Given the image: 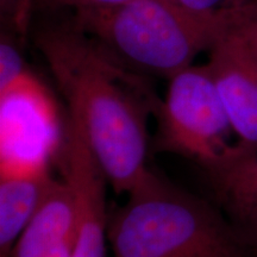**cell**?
Segmentation results:
<instances>
[{"label": "cell", "mask_w": 257, "mask_h": 257, "mask_svg": "<svg viewBox=\"0 0 257 257\" xmlns=\"http://www.w3.org/2000/svg\"><path fill=\"white\" fill-rule=\"evenodd\" d=\"M76 243V230L75 232L64 238L56 246H54L49 252H47L43 257H73Z\"/></svg>", "instance_id": "2e32d148"}, {"label": "cell", "mask_w": 257, "mask_h": 257, "mask_svg": "<svg viewBox=\"0 0 257 257\" xmlns=\"http://www.w3.org/2000/svg\"><path fill=\"white\" fill-rule=\"evenodd\" d=\"M256 10L257 0L213 11H194L174 0H128L75 11L73 25L126 67L169 79Z\"/></svg>", "instance_id": "7a4b0ae2"}, {"label": "cell", "mask_w": 257, "mask_h": 257, "mask_svg": "<svg viewBox=\"0 0 257 257\" xmlns=\"http://www.w3.org/2000/svg\"><path fill=\"white\" fill-rule=\"evenodd\" d=\"M174 2L194 11H213L237 0H174Z\"/></svg>", "instance_id": "5bb4252c"}, {"label": "cell", "mask_w": 257, "mask_h": 257, "mask_svg": "<svg viewBox=\"0 0 257 257\" xmlns=\"http://www.w3.org/2000/svg\"><path fill=\"white\" fill-rule=\"evenodd\" d=\"M128 0H37V5H44L50 9H72L75 11L89 9H102L110 8L123 4Z\"/></svg>", "instance_id": "4fadbf2b"}, {"label": "cell", "mask_w": 257, "mask_h": 257, "mask_svg": "<svg viewBox=\"0 0 257 257\" xmlns=\"http://www.w3.org/2000/svg\"><path fill=\"white\" fill-rule=\"evenodd\" d=\"M205 169L231 225L257 249V149L236 143Z\"/></svg>", "instance_id": "ba28073f"}, {"label": "cell", "mask_w": 257, "mask_h": 257, "mask_svg": "<svg viewBox=\"0 0 257 257\" xmlns=\"http://www.w3.org/2000/svg\"><path fill=\"white\" fill-rule=\"evenodd\" d=\"M157 120L155 149L207 167L230 150L233 135L206 63L192 66L168 79Z\"/></svg>", "instance_id": "277c9868"}, {"label": "cell", "mask_w": 257, "mask_h": 257, "mask_svg": "<svg viewBox=\"0 0 257 257\" xmlns=\"http://www.w3.org/2000/svg\"><path fill=\"white\" fill-rule=\"evenodd\" d=\"M64 140L55 101L31 72L0 92V178L50 174Z\"/></svg>", "instance_id": "5b68a950"}, {"label": "cell", "mask_w": 257, "mask_h": 257, "mask_svg": "<svg viewBox=\"0 0 257 257\" xmlns=\"http://www.w3.org/2000/svg\"><path fill=\"white\" fill-rule=\"evenodd\" d=\"M108 221L113 257H244L248 248L210 204L150 172Z\"/></svg>", "instance_id": "3957f363"}, {"label": "cell", "mask_w": 257, "mask_h": 257, "mask_svg": "<svg viewBox=\"0 0 257 257\" xmlns=\"http://www.w3.org/2000/svg\"><path fill=\"white\" fill-rule=\"evenodd\" d=\"M35 42L108 185L126 194L152 172L148 118L155 115L161 99L73 23L43 29Z\"/></svg>", "instance_id": "6da1fadb"}, {"label": "cell", "mask_w": 257, "mask_h": 257, "mask_svg": "<svg viewBox=\"0 0 257 257\" xmlns=\"http://www.w3.org/2000/svg\"><path fill=\"white\" fill-rule=\"evenodd\" d=\"M239 25L212 46L206 66L237 143L257 149V57L243 37Z\"/></svg>", "instance_id": "52a82bcc"}, {"label": "cell", "mask_w": 257, "mask_h": 257, "mask_svg": "<svg viewBox=\"0 0 257 257\" xmlns=\"http://www.w3.org/2000/svg\"><path fill=\"white\" fill-rule=\"evenodd\" d=\"M37 0H0L2 18L15 34L25 38Z\"/></svg>", "instance_id": "7c38bea8"}, {"label": "cell", "mask_w": 257, "mask_h": 257, "mask_svg": "<svg viewBox=\"0 0 257 257\" xmlns=\"http://www.w3.org/2000/svg\"><path fill=\"white\" fill-rule=\"evenodd\" d=\"M76 202L66 179L54 180L40 207L29 221L9 257H43L75 232Z\"/></svg>", "instance_id": "9c48e42d"}, {"label": "cell", "mask_w": 257, "mask_h": 257, "mask_svg": "<svg viewBox=\"0 0 257 257\" xmlns=\"http://www.w3.org/2000/svg\"><path fill=\"white\" fill-rule=\"evenodd\" d=\"M239 30L257 57V10L239 25Z\"/></svg>", "instance_id": "9a60e30c"}, {"label": "cell", "mask_w": 257, "mask_h": 257, "mask_svg": "<svg viewBox=\"0 0 257 257\" xmlns=\"http://www.w3.org/2000/svg\"><path fill=\"white\" fill-rule=\"evenodd\" d=\"M29 73L30 70L15 42L3 35L0 42V92L14 86Z\"/></svg>", "instance_id": "8fae6325"}, {"label": "cell", "mask_w": 257, "mask_h": 257, "mask_svg": "<svg viewBox=\"0 0 257 257\" xmlns=\"http://www.w3.org/2000/svg\"><path fill=\"white\" fill-rule=\"evenodd\" d=\"M54 180L50 174L0 178V257H9Z\"/></svg>", "instance_id": "30bf717a"}, {"label": "cell", "mask_w": 257, "mask_h": 257, "mask_svg": "<svg viewBox=\"0 0 257 257\" xmlns=\"http://www.w3.org/2000/svg\"><path fill=\"white\" fill-rule=\"evenodd\" d=\"M63 176L76 202V243L73 257H106L110 218L106 212L107 179L83 130L68 115L62 147Z\"/></svg>", "instance_id": "8992f818"}]
</instances>
